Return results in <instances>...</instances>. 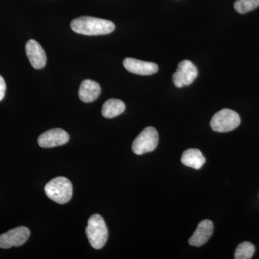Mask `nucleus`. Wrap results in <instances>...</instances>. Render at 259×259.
Listing matches in <instances>:
<instances>
[{"instance_id":"obj_6","label":"nucleus","mask_w":259,"mask_h":259,"mask_svg":"<svg viewBox=\"0 0 259 259\" xmlns=\"http://www.w3.org/2000/svg\"><path fill=\"white\" fill-rule=\"evenodd\" d=\"M198 76V71L192 61L184 60L178 64V68L173 75V82L177 88L189 86Z\"/></svg>"},{"instance_id":"obj_15","label":"nucleus","mask_w":259,"mask_h":259,"mask_svg":"<svg viewBox=\"0 0 259 259\" xmlns=\"http://www.w3.org/2000/svg\"><path fill=\"white\" fill-rule=\"evenodd\" d=\"M255 251V246L251 243L243 242L236 248L234 258L236 259H250L253 256Z\"/></svg>"},{"instance_id":"obj_12","label":"nucleus","mask_w":259,"mask_h":259,"mask_svg":"<svg viewBox=\"0 0 259 259\" xmlns=\"http://www.w3.org/2000/svg\"><path fill=\"white\" fill-rule=\"evenodd\" d=\"M181 161L186 166L199 170L204 166L206 159L199 149L190 148L182 153Z\"/></svg>"},{"instance_id":"obj_8","label":"nucleus","mask_w":259,"mask_h":259,"mask_svg":"<svg viewBox=\"0 0 259 259\" xmlns=\"http://www.w3.org/2000/svg\"><path fill=\"white\" fill-rule=\"evenodd\" d=\"M69 141V135L64 130L51 129L39 136L37 142L42 148H53L62 146Z\"/></svg>"},{"instance_id":"obj_11","label":"nucleus","mask_w":259,"mask_h":259,"mask_svg":"<svg viewBox=\"0 0 259 259\" xmlns=\"http://www.w3.org/2000/svg\"><path fill=\"white\" fill-rule=\"evenodd\" d=\"M214 225L209 220H204L199 223L197 230L189 240V243L193 246L200 247L205 244L212 236Z\"/></svg>"},{"instance_id":"obj_4","label":"nucleus","mask_w":259,"mask_h":259,"mask_svg":"<svg viewBox=\"0 0 259 259\" xmlns=\"http://www.w3.org/2000/svg\"><path fill=\"white\" fill-rule=\"evenodd\" d=\"M241 124V118L237 112L229 109L220 110L211 120L210 125L216 132H229L236 129Z\"/></svg>"},{"instance_id":"obj_1","label":"nucleus","mask_w":259,"mask_h":259,"mask_svg":"<svg viewBox=\"0 0 259 259\" xmlns=\"http://www.w3.org/2000/svg\"><path fill=\"white\" fill-rule=\"evenodd\" d=\"M71 28L76 33L91 36L111 33L115 30V25L112 22L105 19L83 16L73 20Z\"/></svg>"},{"instance_id":"obj_17","label":"nucleus","mask_w":259,"mask_h":259,"mask_svg":"<svg viewBox=\"0 0 259 259\" xmlns=\"http://www.w3.org/2000/svg\"><path fill=\"white\" fill-rule=\"evenodd\" d=\"M5 90H6V84L5 80L0 76V101L4 98Z\"/></svg>"},{"instance_id":"obj_7","label":"nucleus","mask_w":259,"mask_h":259,"mask_svg":"<svg viewBox=\"0 0 259 259\" xmlns=\"http://www.w3.org/2000/svg\"><path fill=\"white\" fill-rule=\"evenodd\" d=\"M30 231L25 226L18 227L0 235V248H10L11 247H19L28 241Z\"/></svg>"},{"instance_id":"obj_9","label":"nucleus","mask_w":259,"mask_h":259,"mask_svg":"<svg viewBox=\"0 0 259 259\" xmlns=\"http://www.w3.org/2000/svg\"><path fill=\"white\" fill-rule=\"evenodd\" d=\"M123 65L129 72L141 76H149L156 74L158 71V65L155 63L141 61L133 58L125 59Z\"/></svg>"},{"instance_id":"obj_16","label":"nucleus","mask_w":259,"mask_h":259,"mask_svg":"<svg viewBox=\"0 0 259 259\" xmlns=\"http://www.w3.org/2000/svg\"><path fill=\"white\" fill-rule=\"evenodd\" d=\"M259 6V0H236L234 8L238 13L245 14L256 9Z\"/></svg>"},{"instance_id":"obj_14","label":"nucleus","mask_w":259,"mask_h":259,"mask_svg":"<svg viewBox=\"0 0 259 259\" xmlns=\"http://www.w3.org/2000/svg\"><path fill=\"white\" fill-rule=\"evenodd\" d=\"M126 108L125 104L118 99H110L104 103L102 115L105 118H114L123 113Z\"/></svg>"},{"instance_id":"obj_2","label":"nucleus","mask_w":259,"mask_h":259,"mask_svg":"<svg viewBox=\"0 0 259 259\" xmlns=\"http://www.w3.org/2000/svg\"><path fill=\"white\" fill-rule=\"evenodd\" d=\"M44 190L47 197L58 204L67 203L72 197V184L64 177H56L49 181Z\"/></svg>"},{"instance_id":"obj_10","label":"nucleus","mask_w":259,"mask_h":259,"mask_svg":"<svg viewBox=\"0 0 259 259\" xmlns=\"http://www.w3.org/2000/svg\"><path fill=\"white\" fill-rule=\"evenodd\" d=\"M25 51L29 61L35 69H41L47 64V55L40 44L30 40L25 45Z\"/></svg>"},{"instance_id":"obj_5","label":"nucleus","mask_w":259,"mask_h":259,"mask_svg":"<svg viewBox=\"0 0 259 259\" xmlns=\"http://www.w3.org/2000/svg\"><path fill=\"white\" fill-rule=\"evenodd\" d=\"M158 133L154 127H148L141 131L132 144V150L136 155L151 152L157 147Z\"/></svg>"},{"instance_id":"obj_3","label":"nucleus","mask_w":259,"mask_h":259,"mask_svg":"<svg viewBox=\"0 0 259 259\" xmlns=\"http://www.w3.org/2000/svg\"><path fill=\"white\" fill-rule=\"evenodd\" d=\"M86 233L90 245L95 249H101L105 246L108 238V230L100 214H93L89 218Z\"/></svg>"},{"instance_id":"obj_13","label":"nucleus","mask_w":259,"mask_h":259,"mask_svg":"<svg viewBox=\"0 0 259 259\" xmlns=\"http://www.w3.org/2000/svg\"><path fill=\"white\" fill-rule=\"evenodd\" d=\"M101 93V88L98 83L93 80H84L80 86L79 96L81 101L92 102L97 100Z\"/></svg>"}]
</instances>
